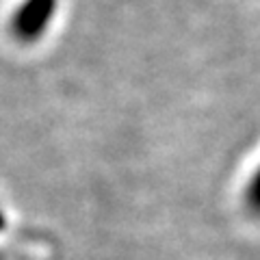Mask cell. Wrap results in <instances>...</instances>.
<instances>
[{
	"instance_id": "3",
	"label": "cell",
	"mask_w": 260,
	"mask_h": 260,
	"mask_svg": "<svg viewBox=\"0 0 260 260\" xmlns=\"http://www.w3.org/2000/svg\"><path fill=\"white\" fill-rule=\"evenodd\" d=\"M3 223H5V217H3V213H0V228H3Z\"/></svg>"
},
{
	"instance_id": "1",
	"label": "cell",
	"mask_w": 260,
	"mask_h": 260,
	"mask_svg": "<svg viewBox=\"0 0 260 260\" xmlns=\"http://www.w3.org/2000/svg\"><path fill=\"white\" fill-rule=\"evenodd\" d=\"M56 9H59V0H22L9 22L13 39L26 46L39 42L52 24Z\"/></svg>"
},
{
	"instance_id": "2",
	"label": "cell",
	"mask_w": 260,
	"mask_h": 260,
	"mask_svg": "<svg viewBox=\"0 0 260 260\" xmlns=\"http://www.w3.org/2000/svg\"><path fill=\"white\" fill-rule=\"evenodd\" d=\"M245 206L254 217H260V169L251 176L245 189Z\"/></svg>"
}]
</instances>
